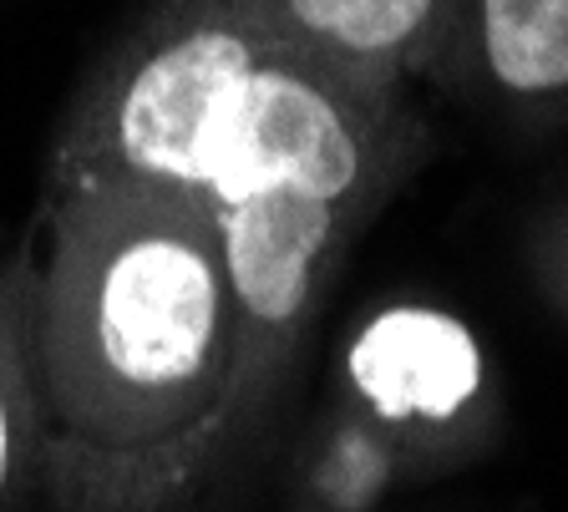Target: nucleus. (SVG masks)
<instances>
[{
    "label": "nucleus",
    "mask_w": 568,
    "mask_h": 512,
    "mask_svg": "<svg viewBox=\"0 0 568 512\" xmlns=\"http://www.w3.org/2000/svg\"><path fill=\"white\" fill-rule=\"evenodd\" d=\"M234 366L224 249L199 203L148 188L47 198L31 386L71 498L163 502L239 411Z\"/></svg>",
    "instance_id": "nucleus-1"
},
{
    "label": "nucleus",
    "mask_w": 568,
    "mask_h": 512,
    "mask_svg": "<svg viewBox=\"0 0 568 512\" xmlns=\"http://www.w3.org/2000/svg\"><path fill=\"white\" fill-rule=\"evenodd\" d=\"M260 0H168L87 92L47 173V198L148 188L199 198L229 102L274 47Z\"/></svg>",
    "instance_id": "nucleus-2"
},
{
    "label": "nucleus",
    "mask_w": 568,
    "mask_h": 512,
    "mask_svg": "<svg viewBox=\"0 0 568 512\" xmlns=\"http://www.w3.org/2000/svg\"><path fill=\"white\" fill-rule=\"evenodd\" d=\"M355 396L396 427H447L483 391V346L447 310L432 305H390L371 315L351 340Z\"/></svg>",
    "instance_id": "nucleus-3"
},
{
    "label": "nucleus",
    "mask_w": 568,
    "mask_h": 512,
    "mask_svg": "<svg viewBox=\"0 0 568 512\" xmlns=\"http://www.w3.org/2000/svg\"><path fill=\"white\" fill-rule=\"evenodd\" d=\"M280 41L366 86H396L437 21V0H260Z\"/></svg>",
    "instance_id": "nucleus-4"
},
{
    "label": "nucleus",
    "mask_w": 568,
    "mask_h": 512,
    "mask_svg": "<svg viewBox=\"0 0 568 512\" xmlns=\"http://www.w3.org/2000/svg\"><path fill=\"white\" fill-rule=\"evenodd\" d=\"M483 57L508 92H568V0H483Z\"/></svg>",
    "instance_id": "nucleus-5"
},
{
    "label": "nucleus",
    "mask_w": 568,
    "mask_h": 512,
    "mask_svg": "<svg viewBox=\"0 0 568 512\" xmlns=\"http://www.w3.org/2000/svg\"><path fill=\"white\" fill-rule=\"evenodd\" d=\"M36 427L31 386V269L0 289V498L16 482L21 441Z\"/></svg>",
    "instance_id": "nucleus-6"
}]
</instances>
